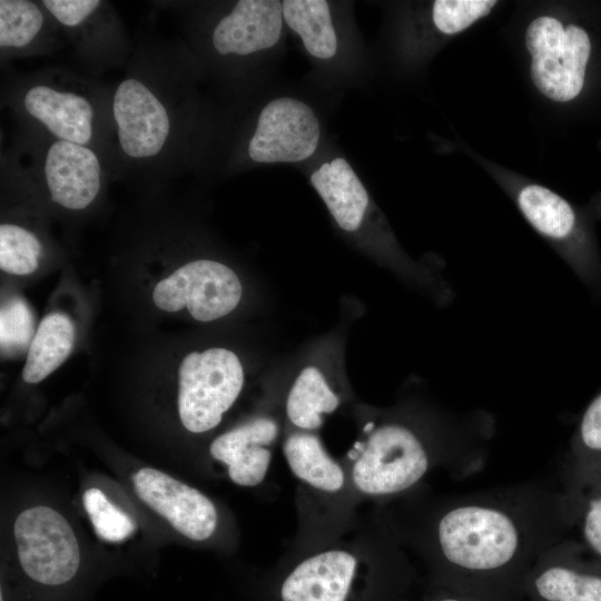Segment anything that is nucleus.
I'll list each match as a JSON object with an SVG mask.
<instances>
[{"instance_id": "obj_22", "label": "nucleus", "mask_w": 601, "mask_h": 601, "mask_svg": "<svg viewBox=\"0 0 601 601\" xmlns=\"http://www.w3.org/2000/svg\"><path fill=\"white\" fill-rule=\"evenodd\" d=\"M43 16L38 6L27 0L0 1V46L22 48L40 32Z\"/></svg>"}, {"instance_id": "obj_7", "label": "nucleus", "mask_w": 601, "mask_h": 601, "mask_svg": "<svg viewBox=\"0 0 601 601\" xmlns=\"http://www.w3.org/2000/svg\"><path fill=\"white\" fill-rule=\"evenodd\" d=\"M319 140V122L305 102L282 97L259 114L248 155L256 162H297L312 156Z\"/></svg>"}, {"instance_id": "obj_13", "label": "nucleus", "mask_w": 601, "mask_h": 601, "mask_svg": "<svg viewBox=\"0 0 601 601\" xmlns=\"http://www.w3.org/2000/svg\"><path fill=\"white\" fill-rule=\"evenodd\" d=\"M45 177L55 203L68 209H85L100 190L101 166L91 149L58 139L47 151Z\"/></svg>"}, {"instance_id": "obj_6", "label": "nucleus", "mask_w": 601, "mask_h": 601, "mask_svg": "<svg viewBox=\"0 0 601 601\" xmlns=\"http://www.w3.org/2000/svg\"><path fill=\"white\" fill-rule=\"evenodd\" d=\"M242 284L226 265L195 260L160 280L152 293L156 306L166 312L187 307L197 321L210 322L230 313L242 297Z\"/></svg>"}, {"instance_id": "obj_14", "label": "nucleus", "mask_w": 601, "mask_h": 601, "mask_svg": "<svg viewBox=\"0 0 601 601\" xmlns=\"http://www.w3.org/2000/svg\"><path fill=\"white\" fill-rule=\"evenodd\" d=\"M283 24L282 2L240 0L215 27L213 45L223 56H246L273 47Z\"/></svg>"}, {"instance_id": "obj_24", "label": "nucleus", "mask_w": 601, "mask_h": 601, "mask_svg": "<svg viewBox=\"0 0 601 601\" xmlns=\"http://www.w3.org/2000/svg\"><path fill=\"white\" fill-rule=\"evenodd\" d=\"M82 502L100 539L107 542H121L135 532L136 524L132 519L112 504L99 489H88L83 493Z\"/></svg>"}, {"instance_id": "obj_18", "label": "nucleus", "mask_w": 601, "mask_h": 601, "mask_svg": "<svg viewBox=\"0 0 601 601\" xmlns=\"http://www.w3.org/2000/svg\"><path fill=\"white\" fill-rule=\"evenodd\" d=\"M75 343V325L62 313H50L40 322L29 345L22 378L39 383L69 356Z\"/></svg>"}, {"instance_id": "obj_4", "label": "nucleus", "mask_w": 601, "mask_h": 601, "mask_svg": "<svg viewBox=\"0 0 601 601\" xmlns=\"http://www.w3.org/2000/svg\"><path fill=\"white\" fill-rule=\"evenodd\" d=\"M525 42L536 88L555 101L575 98L583 87L591 51L587 31L575 24L564 29L559 20L543 16L530 23Z\"/></svg>"}, {"instance_id": "obj_27", "label": "nucleus", "mask_w": 601, "mask_h": 601, "mask_svg": "<svg viewBox=\"0 0 601 601\" xmlns=\"http://www.w3.org/2000/svg\"><path fill=\"white\" fill-rule=\"evenodd\" d=\"M1 351L13 354L24 351L33 338V319L27 304L12 298L1 308L0 317Z\"/></svg>"}, {"instance_id": "obj_20", "label": "nucleus", "mask_w": 601, "mask_h": 601, "mask_svg": "<svg viewBox=\"0 0 601 601\" xmlns=\"http://www.w3.org/2000/svg\"><path fill=\"white\" fill-rule=\"evenodd\" d=\"M338 396L327 384L318 368L308 366L295 380L286 401L289 422L302 431L317 430L323 424V414L334 412Z\"/></svg>"}, {"instance_id": "obj_28", "label": "nucleus", "mask_w": 601, "mask_h": 601, "mask_svg": "<svg viewBox=\"0 0 601 601\" xmlns=\"http://www.w3.org/2000/svg\"><path fill=\"white\" fill-rule=\"evenodd\" d=\"M42 4L63 26L81 24L101 4L98 0H45Z\"/></svg>"}, {"instance_id": "obj_26", "label": "nucleus", "mask_w": 601, "mask_h": 601, "mask_svg": "<svg viewBox=\"0 0 601 601\" xmlns=\"http://www.w3.org/2000/svg\"><path fill=\"white\" fill-rule=\"evenodd\" d=\"M495 3L490 0H436L433 21L441 32L457 33L486 16Z\"/></svg>"}, {"instance_id": "obj_3", "label": "nucleus", "mask_w": 601, "mask_h": 601, "mask_svg": "<svg viewBox=\"0 0 601 601\" xmlns=\"http://www.w3.org/2000/svg\"><path fill=\"white\" fill-rule=\"evenodd\" d=\"M244 384L242 364L226 348L191 352L179 366L178 411L193 433L216 427L237 400Z\"/></svg>"}, {"instance_id": "obj_25", "label": "nucleus", "mask_w": 601, "mask_h": 601, "mask_svg": "<svg viewBox=\"0 0 601 601\" xmlns=\"http://www.w3.org/2000/svg\"><path fill=\"white\" fill-rule=\"evenodd\" d=\"M601 461V390L584 410L570 443L566 466L578 467Z\"/></svg>"}, {"instance_id": "obj_15", "label": "nucleus", "mask_w": 601, "mask_h": 601, "mask_svg": "<svg viewBox=\"0 0 601 601\" xmlns=\"http://www.w3.org/2000/svg\"><path fill=\"white\" fill-rule=\"evenodd\" d=\"M23 106L59 140L86 146L92 137L93 109L83 96L38 85L27 91Z\"/></svg>"}, {"instance_id": "obj_11", "label": "nucleus", "mask_w": 601, "mask_h": 601, "mask_svg": "<svg viewBox=\"0 0 601 601\" xmlns=\"http://www.w3.org/2000/svg\"><path fill=\"white\" fill-rule=\"evenodd\" d=\"M285 461L299 486L321 503L344 505L353 500L346 464L334 459L319 437L308 432L290 433L283 443Z\"/></svg>"}, {"instance_id": "obj_12", "label": "nucleus", "mask_w": 601, "mask_h": 601, "mask_svg": "<svg viewBox=\"0 0 601 601\" xmlns=\"http://www.w3.org/2000/svg\"><path fill=\"white\" fill-rule=\"evenodd\" d=\"M278 433L275 420L256 417L216 437L209 453L235 484L254 487L266 479Z\"/></svg>"}, {"instance_id": "obj_2", "label": "nucleus", "mask_w": 601, "mask_h": 601, "mask_svg": "<svg viewBox=\"0 0 601 601\" xmlns=\"http://www.w3.org/2000/svg\"><path fill=\"white\" fill-rule=\"evenodd\" d=\"M346 463L355 497L388 502L418 489L435 469L455 477L479 472L495 433L483 410L441 413L426 424L388 420L364 426Z\"/></svg>"}, {"instance_id": "obj_1", "label": "nucleus", "mask_w": 601, "mask_h": 601, "mask_svg": "<svg viewBox=\"0 0 601 601\" xmlns=\"http://www.w3.org/2000/svg\"><path fill=\"white\" fill-rule=\"evenodd\" d=\"M383 519L402 546L470 577L531 571L572 532L568 496L548 482L441 499L401 522Z\"/></svg>"}, {"instance_id": "obj_10", "label": "nucleus", "mask_w": 601, "mask_h": 601, "mask_svg": "<svg viewBox=\"0 0 601 601\" xmlns=\"http://www.w3.org/2000/svg\"><path fill=\"white\" fill-rule=\"evenodd\" d=\"M112 114L122 151L131 158H148L164 148L170 131L167 110L141 81L128 78L114 95Z\"/></svg>"}, {"instance_id": "obj_21", "label": "nucleus", "mask_w": 601, "mask_h": 601, "mask_svg": "<svg viewBox=\"0 0 601 601\" xmlns=\"http://www.w3.org/2000/svg\"><path fill=\"white\" fill-rule=\"evenodd\" d=\"M283 18L315 58L328 59L336 53L337 38L329 6L324 0H285Z\"/></svg>"}, {"instance_id": "obj_5", "label": "nucleus", "mask_w": 601, "mask_h": 601, "mask_svg": "<svg viewBox=\"0 0 601 601\" xmlns=\"http://www.w3.org/2000/svg\"><path fill=\"white\" fill-rule=\"evenodd\" d=\"M13 534L19 562L36 582L60 585L71 580L80 564V550L67 520L56 510L39 505L16 519Z\"/></svg>"}, {"instance_id": "obj_8", "label": "nucleus", "mask_w": 601, "mask_h": 601, "mask_svg": "<svg viewBox=\"0 0 601 601\" xmlns=\"http://www.w3.org/2000/svg\"><path fill=\"white\" fill-rule=\"evenodd\" d=\"M138 496L193 541H206L216 531L218 512L209 497L195 487L150 467L132 475Z\"/></svg>"}, {"instance_id": "obj_16", "label": "nucleus", "mask_w": 601, "mask_h": 601, "mask_svg": "<svg viewBox=\"0 0 601 601\" xmlns=\"http://www.w3.org/2000/svg\"><path fill=\"white\" fill-rule=\"evenodd\" d=\"M562 486L569 500L572 532L584 551L601 561V461L569 467Z\"/></svg>"}, {"instance_id": "obj_29", "label": "nucleus", "mask_w": 601, "mask_h": 601, "mask_svg": "<svg viewBox=\"0 0 601 601\" xmlns=\"http://www.w3.org/2000/svg\"><path fill=\"white\" fill-rule=\"evenodd\" d=\"M437 601H464L462 599H457V598H453V597H446V598H442Z\"/></svg>"}, {"instance_id": "obj_23", "label": "nucleus", "mask_w": 601, "mask_h": 601, "mask_svg": "<svg viewBox=\"0 0 601 601\" xmlns=\"http://www.w3.org/2000/svg\"><path fill=\"white\" fill-rule=\"evenodd\" d=\"M41 244L28 229L13 225L0 226V267L14 275L33 273L39 265Z\"/></svg>"}, {"instance_id": "obj_9", "label": "nucleus", "mask_w": 601, "mask_h": 601, "mask_svg": "<svg viewBox=\"0 0 601 601\" xmlns=\"http://www.w3.org/2000/svg\"><path fill=\"white\" fill-rule=\"evenodd\" d=\"M531 589L541 601H601V561L565 538L535 562Z\"/></svg>"}, {"instance_id": "obj_19", "label": "nucleus", "mask_w": 601, "mask_h": 601, "mask_svg": "<svg viewBox=\"0 0 601 601\" xmlns=\"http://www.w3.org/2000/svg\"><path fill=\"white\" fill-rule=\"evenodd\" d=\"M518 205L529 223L544 237L568 244L577 228L571 205L540 185H528L518 195Z\"/></svg>"}, {"instance_id": "obj_17", "label": "nucleus", "mask_w": 601, "mask_h": 601, "mask_svg": "<svg viewBox=\"0 0 601 601\" xmlns=\"http://www.w3.org/2000/svg\"><path fill=\"white\" fill-rule=\"evenodd\" d=\"M311 183L341 228L353 231L359 227L368 195L344 158L324 162L312 174Z\"/></svg>"}]
</instances>
